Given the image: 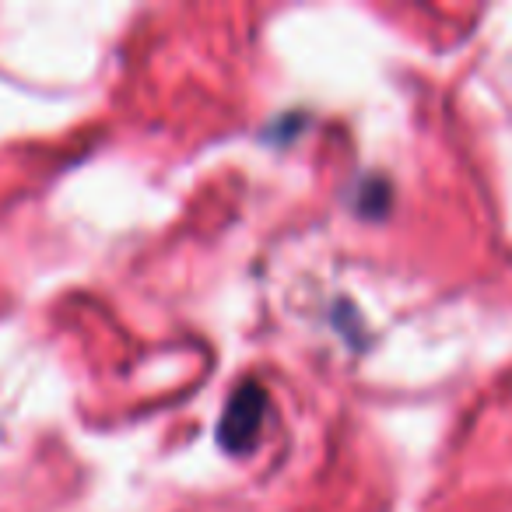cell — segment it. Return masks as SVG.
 I'll list each match as a JSON object with an SVG mask.
<instances>
[{
	"instance_id": "cell-1",
	"label": "cell",
	"mask_w": 512,
	"mask_h": 512,
	"mask_svg": "<svg viewBox=\"0 0 512 512\" xmlns=\"http://www.w3.org/2000/svg\"><path fill=\"white\" fill-rule=\"evenodd\" d=\"M264 411H267V397L264 390L256 383H242L235 390V397L228 400L225 407V418H221V446L228 453H242L246 446H253L256 432H260V421H264Z\"/></svg>"
}]
</instances>
